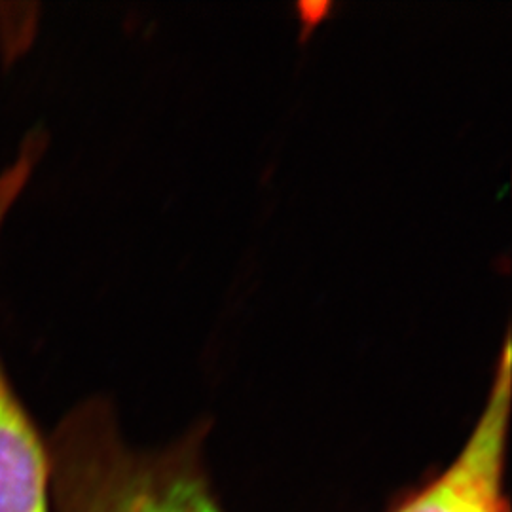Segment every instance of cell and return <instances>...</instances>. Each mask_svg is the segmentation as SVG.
Wrapping results in <instances>:
<instances>
[{"mask_svg": "<svg viewBox=\"0 0 512 512\" xmlns=\"http://www.w3.org/2000/svg\"><path fill=\"white\" fill-rule=\"evenodd\" d=\"M46 446L54 512H222L194 440L133 448L103 399L73 408Z\"/></svg>", "mask_w": 512, "mask_h": 512, "instance_id": "6da1fadb", "label": "cell"}, {"mask_svg": "<svg viewBox=\"0 0 512 512\" xmlns=\"http://www.w3.org/2000/svg\"><path fill=\"white\" fill-rule=\"evenodd\" d=\"M511 382V340L507 338L488 403L458 456L439 478L393 512H509L505 452Z\"/></svg>", "mask_w": 512, "mask_h": 512, "instance_id": "7a4b0ae2", "label": "cell"}, {"mask_svg": "<svg viewBox=\"0 0 512 512\" xmlns=\"http://www.w3.org/2000/svg\"><path fill=\"white\" fill-rule=\"evenodd\" d=\"M18 205V192L0 183V236ZM0 512H54L46 440L0 357Z\"/></svg>", "mask_w": 512, "mask_h": 512, "instance_id": "3957f363", "label": "cell"}]
</instances>
